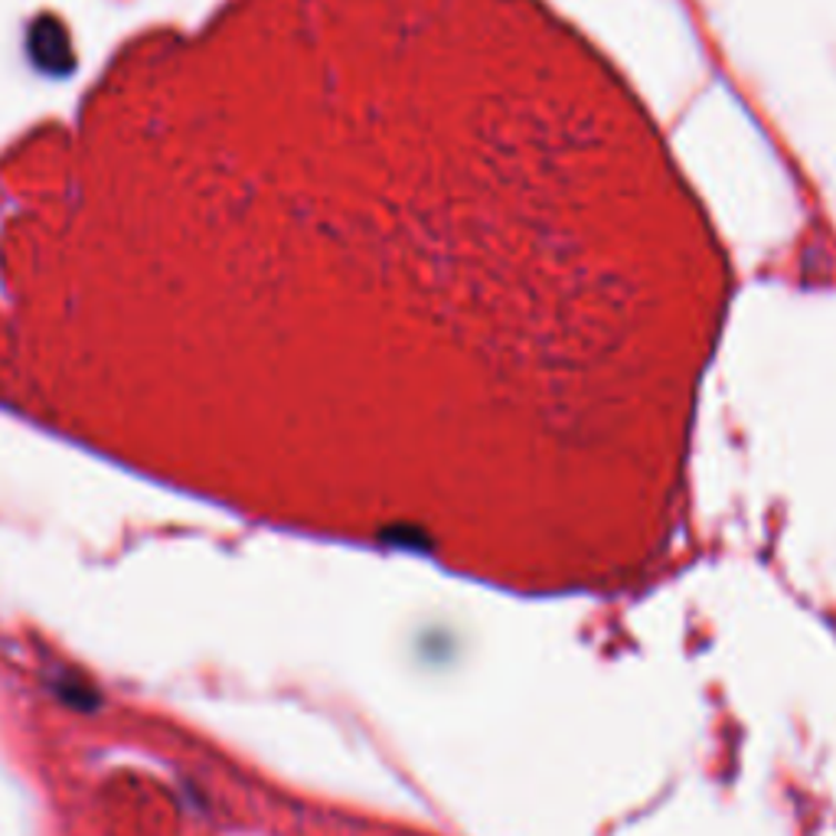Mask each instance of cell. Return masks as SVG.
I'll return each instance as SVG.
<instances>
[{
	"label": "cell",
	"mask_w": 836,
	"mask_h": 836,
	"mask_svg": "<svg viewBox=\"0 0 836 836\" xmlns=\"http://www.w3.org/2000/svg\"><path fill=\"white\" fill-rule=\"evenodd\" d=\"M53 690H57V696H60L69 710H79V713H95V710L102 706L99 690H95V686H89V683H85L82 676H75V673H60V676L53 680Z\"/></svg>",
	"instance_id": "1"
}]
</instances>
